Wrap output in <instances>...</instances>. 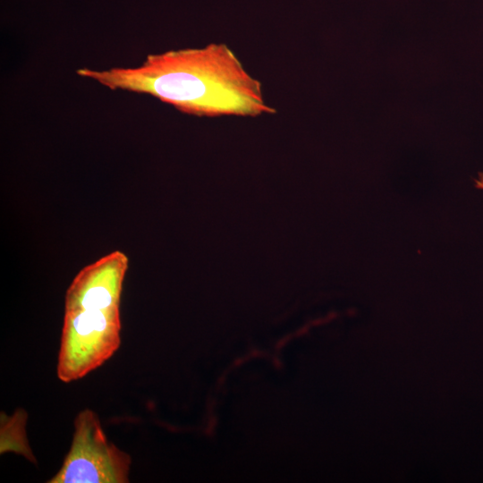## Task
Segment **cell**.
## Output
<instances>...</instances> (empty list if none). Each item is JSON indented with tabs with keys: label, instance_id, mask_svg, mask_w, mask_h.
<instances>
[{
	"label": "cell",
	"instance_id": "6da1fadb",
	"mask_svg": "<svg viewBox=\"0 0 483 483\" xmlns=\"http://www.w3.org/2000/svg\"><path fill=\"white\" fill-rule=\"evenodd\" d=\"M112 90L154 97L181 113L199 117H257L276 109L262 84L224 43L150 54L136 67L76 71Z\"/></svg>",
	"mask_w": 483,
	"mask_h": 483
},
{
	"label": "cell",
	"instance_id": "7a4b0ae2",
	"mask_svg": "<svg viewBox=\"0 0 483 483\" xmlns=\"http://www.w3.org/2000/svg\"><path fill=\"white\" fill-rule=\"evenodd\" d=\"M74 435L63 466L50 483H124L131 462L108 442L97 414L86 409L74 421Z\"/></svg>",
	"mask_w": 483,
	"mask_h": 483
},
{
	"label": "cell",
	"instance_id": "3957f363",
	"mask_svg": "<svg viewBox=\"0 0 483 483\" xmlns=\"http://www.w3.org/2000/svg\"><path fill=\"white\" fill-rule=\"evenodd\" d=\"M475 186L483 191V174L480 173L479 175L474 179Z\"/></svg>",
	"mask_w": 483,
	"mask_h": 483
}]
</instances>
